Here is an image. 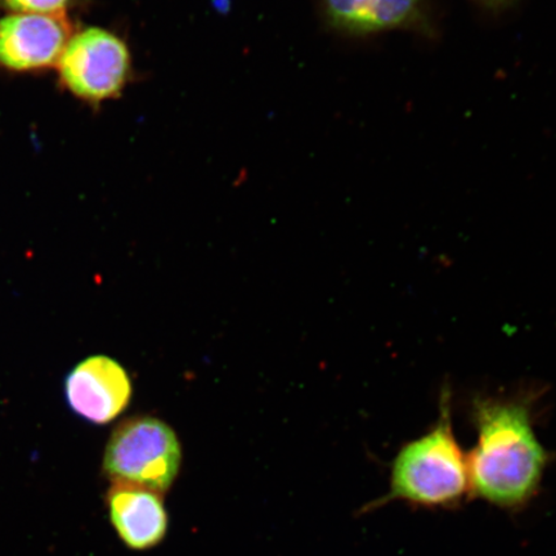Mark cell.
I'll return each instance as SVG.
<instances>
[{
    "label": "cell",
    "instance_id": "1",
    "mask_svg": "<svg viewBox=\"0 0 556 556\" xmlns=\"http://www.w3.org/2000/svg\"><path fill=\"white\" fill-rule=\"evenodd\" d=\"M533 415V400L526 394L472 401L477 440L467 455L470 495L505 510L521 509L538 496L552 455Z\"/></svg>",
    "mask_w": 556,
    "mask_h": 556
},
{
    "label": "cell",
    "instance_id": "2",
    "mask_svg": "<svg viewBox=\"0 0 556 556\" xmlns=\"http://www.w3.org/2000/svg\"><path fill=\"white\" fill-rule=\"evenodd\" d=\"M451 412V393L444 389L434 426L403 444L392 462L388 492L367 510L394 502L447 509L470 495L468 457L457 441Z\"/></svg>",
    "mask_w": 556,
    "mask_h": 556
},
{
    "label": "cell",
    "instance_id": "3",
    "mask_svg": "<svg viewBox=\"0 0 556 556\" xmlns=\"http://www.w3.org/2000/svg\"><path fill=\"white\" fill-rule=\"evenodd\" d=\"M182 463V448L168 424L151 416L130 417L114 430L103 471L114 483L168 491Z\"/></svg>",
    "mask_w": 556,
    "mask_h": 556
},
{
    "label": "cell",
    "instance_id": "4",
    "mask_svg": "<svg viewBox=\"0 0 556 556\" xmlns=\"http://www.w3.org/2000/svg\"><path fill=\"white\" fill-rule=\"evenodd\" d=\"M59 70L70 92L83 101L100 103L115 99L127 86L130 52L114 33L88 27L68 39Z\"/></svg>",
    "mask_w": 556,
    "mask_h": 556
},
{
    "label": "cell",
    "instance_id": "5",
    "mask_svg": "<svg viewBox=\"0 0 556 556\" xmlns=\"http://www.w3.org/2000/svg\"><path fill=\"white\" fill-rule=\"evenodd\" d=\"M326 25L346 38L406 31L433 38L437 20L429 0H321Z\"/></svg>",
    "mask_w": 556,
    "mask_h": 556
},
{
    "label": "cell",
    "instance_id": "6",
    "mask_svg": "<svg viewBox=\"0 0 556 556\" xmlns=\"http://www.w3.org/2000/svg\"><path fill=\"white\" fill-rule=\"evenodd\" d=\"M67 405L92 424L116 419L131 399L129 375L117 361L92 356L76 365L65 380Z\"/></svg>",
    "mask_w": 556,
    "mask_h": 556
},
{
    "label": "cell",
    "instance_id": "7",
    "mask_svg": "<svg viewBox=\"0 0 556 556\" xmlns=\"http://www.w3.org/2000/svg\"><path fill=\"white\" fill-rule=\"evenodd\" d=\"M68 39L64 16L13 13L0 18V66L23 73L59 64Z\"/></svg>",
    "mask_w": 556,
    "mask_h": 556
},
{
    "label": "cell",
    "instance_id": "8",
    "mask_svg": "<svg viewBox=\"0 0 556 556\" xmlns=\"http://www.w3.org/2000/svg\"><path fill=\"white\" fill-rule=\"evenodd\" d=\"M108 507L116 533L134 551L157 546L168 532V513L162 493L114 483L108 493Z\"/></svg>",
    "mask_w": 556,
    "mask_h": 556
},
{
    "label": "cell",
    "instance_id": "9",
    "mask_svg": "<svg viewBox=\"0 0 556 556\" xmlns=\"http://www.w3.org/2000/svg\"><path fill=\"white\" fill-rule=\"evenodd\" d=\"M73 0H0L3 10L30 15L62 16Z\"/></svg>",
    "mask_w": 556,
    "mask_h": 556
},
{
    "label": "cell",
    "instance_id": "10",
    "mask_svg": "<svg viewBox=\"0 0 556 556\" xmlns=\"http://www.w3.org/2000/svg\"><path fill=\"white\" fill-rule=\"evenodd\" d=\"M478 7H481L485 12L493 13V15H500L513 9L519 0H471Z\"/></svg>",
    "mask_w": 556,
    "mask_h": 556
}]
</instances>
